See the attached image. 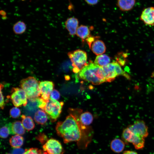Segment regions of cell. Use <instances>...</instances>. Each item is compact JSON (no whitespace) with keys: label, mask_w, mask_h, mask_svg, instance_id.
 <instances>
[{"label":"cell","mask_w":154,"mask_h":154,"mask_svg":"<svg viewBox=\"0 0 154 154\" xmlns=\"http://www.w3.org/2000/svg\"><path fill=\"white\" fill-rule=\"evenodd\" d=\"M21 117L22 123L26 129L29 131L34 129L35 125L31 116H26L25 115H22Z\"/></svg>","instance_id":"obj_21"},{"label":"cell","mask_w":154,"mask_h":154,"mask_svg":"<svg viewBox=\"0 0 154 154\" xmlns=\"http://www.w3.org/2000/svg\"><path fill=\"white\" fill-rule=\"evenodd\" d=\"M86 40L90 48L92 44L94 41V37H92L90 36Z\"/></svg>","instance_id":"obj_35"},{"label":"cell","mask_w":154,"mask_h":154,"mask_svg":"<svg viewBox=\"0 0 154 154\" xmlns=\"http://www.w3.org/2000/svg\"><path fill=\"white\" fill-rule=\"evenodd\" d=\"M140 20L146 25H154V7L143 9L140 16Z\"/></svg>","instance_id":"obj_11"},{"label":"cell","mask_w":154,"mask_h":154,"mask_svg":"<svg viewBox=\"0 0 154 154\" xmlns=\"http://www.w3.org/2000/svg\"><path fill=\"white\" fill-rule=\"evenodd\" d=\"M64 104L62 102H59L50 98L46 103L43 110L48 115L52 121L54 122L57 120L61 112Z\"/></svg>","instance_id":"obj_6"},{"label":"cell","mask_w":154,"mask_h":154,"mask_svg":"<svg viewBox=\"0 0 154 154\" xmlns=\"http://www.w3.org/2000/svg\"><path fill=\"white\" fill-rule=\"evenodd\" d=\"M111 58L108 55L102 54L97 56L94 61V63L101 67L105 66L110 63Z\"/></svg>","instance_id":"obj_19"},{"label":"cell","mask_w":154,"mask_h":154,"mask_svg":"<svg viewBox=\"0 0 154 154\" xmlns=\"http://www.w3.org/2000/svg\"><path fill=\"white\" fill-rule=\"evenodd\" d=\"M0 14L2 16H5L6 15V13L5 11L3 10H1L0 11Z\"/></svg>","instance_id":"obj_37"},{"label":"cell","mask_w":154,"mask_h":154,"mask_svg":"<svg viewBox=\"0 0 154 154\" xmlns=\"http://www.w3.org/2000/svg\"><path fill=\"white\" fill-rule=\"evenodd\" d=\"M10 154V153H8V154Z\"/></svg>","instance_id":"obj_41"},{"label":"cell","mask_w":154,"mask_h":154,"mask_svg":"<svg viewBox=\"0 0 154 154\" xmlns=\"http://www.w3.org/2000/svg\"><path fill=\"white\" fill-rule=\"evenodd\" d=\"M21 0L22 1H25V0Z\"/></svg>","instance_id":"obj_40"},{"label":"cell","mask_w":154,"mask_h":154,"mask_svg":"<svg viewBox=\"0 0 154 154\" xmlns=\"http://www.w3.org/2000/svg\"><path fill=\"white\" fill-rule=\"evenodd\" d=\"M47 154H64V151L60 142L53 138L48 140L42 146Z\"/></svg>","instance_id":"obj_8"},{"label":"cell","mask_w":154,"mask_h":154,"mask_svg":"<svg viewBox=\"0 0 154 154\" xmlns=\"http://www.w3.org/2000/svg\"><path fill=\"white\" fill-rule=\"evenodd\" d=\"M68 55L74 67L73 71L75 73L79 72L88 64L87 53L83 50L78 49L69 52Z\"/></svg>","instance_id":"obj_5"},{"label":"cell","mask_w":154,"mask_h":154,"mask_svg":"<svg viewBox=\"0 0 154 154\" xmlns=\"http://www.w3.org/2000/svg\"><path fill=\"white\" fill-rule=\"evenodd\" d=\"M41 98L47 102L50 98V95L53 90L54 84L52 81H44L40 82Z\"/></svg>","instance_id":"obj_10"},{"label":"cell","mask_w":154,"mask_h":154,"mask_svg":"<svg viewBox=\"0 0 154 154\" xmlns=\"http://www.w3.org/2000/svg\"><path fill=\"white\" fill-rule=\"evenodd\" d=\"M37 139L41 143H44L45 141L46 142L47 139L46 136L44 133L40 134L37 137Z\"/></svg>","instance_id":"obj_32"},{"label":"cell","mask_w":154,"mask_h":154,"mask_svg":"<svg viewBox=\"0 0 154 154\" xmlns=\"http://www.w3.org/2000/svg\"><path fill=\"white\" fill-rule=\"evenodd\" d=\"M8 96L7 98L11 99L13 105L16 107L26 106L27 104L26 94L22 88H13L11 95Z\"/></svg>","instance_id":"obj_7"},{"label":"cell","mask_w":154,"mask_h":154,"mask_svg":"<svg viewBox=\"0 0 154 154\" xmlns=\"http://www.w3.org/2000/svg\"><path fill=\"white\" fill-rule=\"evenodd\" d=\"M79 24L78 19L74 17L68 18L65 23V27L70 35L73 36L76 34Z\"/></svg>","instance_id":"obj_12"},{"label":"cell","mask_w":154,"mask_h":154,"mask_svg":"<svg viewBox=\"0 0 154 154\" xmlns=\"http://www.w3.org/2000/svg\"><path fill=\"white\" fill-rule=\"evenodd\" d=\"M69 115L63 121H58L56 126L57 134L62 137L64 143L77 142L80 149L86 148L91 142L93 134L91 128L83 125L79 116L81 109H71Z\"/></svg>","instance_id":"obj_1"},{"label":"cell","mask_w":154,"mask_h":154,"mask_svg":"<svg viewBox=\"0 0 154 154\" xmlns=\"http://www.w3.org/2000/svg\"><path fill=\"white\" fill-rule=\"evenodd\" d=\"M26 26L24 22L19 21L16 23L13 27V30L16 34H21L24 33L26 29Z\"/></svg>","instance_id":"obj_24"},{"label":"cell","mask_w":154,"mask_h":154,"mask_svg":"<svg viewBox=\"0 0 154 154\" xmlns=\"http://www.w3.org/2000/svg\"><path fill=\"white\" fill-rule=\"evenodd\" d=\"M42 154H47L46 153L44 152V153H42Z\"/></svg>","instance_id":"obj_39"},{"label":"cell","mask_w":154,"mask_h":154,"mask_svg":"<svg viewBox=\"0 0 154 154\" xmlns=\"http://www.w3.org/2000/svg\"><path fill=\"white\" fill-rule=\"evenodd\" d=\"M26 150H24L20 148H15L12 151L13 154H24Z\"/></svg>","instance_id":"obj_33"},{"label":"cell","mask_w":154,"mask_h":154,"mask_svg":"<svg viewBox=\"0 0 154 154\" xmlns=\"http://www.w3.org/2000/svg\"><path fill=\"white\" fill-rule=\"evenodd\" d=\"M40 82L33 76L28 77L21 80L20 86L25 91L29 100L39 98L41 95Z\"/></svg>","instance_id":"obj_3"},{"label":"cell","mask_w":154,"mask_h":154,"mask_svg":"<svg viewBox=\"0 0 154 154\" xmlns=\"http://www.w3.org/2000/svg\"><path fill=\"white\" fill-rule=\"evenodd\" d=\"M127 54L125 53L121 52L119 53L116 57V61L121 66H123L126 63L127 61Z\"/></svg>","instance_id":"obj_27"},{"label":"cell","mask_w":154,"mask_h":154,"mask_svg":"<svg viewBox=\"0 0 154 154\" xmlns=\"http://www.w3.org/2000/svg\"><path fill=\"white\" fill-rule=\"evenodd\" d=\"M134 134L144 138L149 135L148 127L144 121L137 120L134 123L127 126Z\"/></svg>","instance_id":"obj_9"},{"label":"cell","mask_w":154,"mask_h":154,"mask_svg":"<svg viewBox=\"0 0 154 154\" xmlns=\"http://www.w3.org/2000/svg\"><path fill=\"white\" fill-rule=\"evenodd\" d=\"M60 97V92L57 90L55 89H54L50 95V98L54 100H57L59 99Z\"/></svg>","instance_id":"obj_30"},{"label":"cell","mask_w":154,"mask_h":154,"mask_svg":"<svg viewBox=\"0 0 154 154\" xmlns=\"http://www.w3.org/2000/svg\"><path fill=\"white\" fill-rule=\"evenodd\" d=\"M41 150L37 148H32L26 150L24 154H42Z\"/></svg>","instance_id":"obj_29"},{"label":"cell","mask_w":154,"mask_h":154,"mask_svg":"<svg viewBox=\"0 0 154 154\" xmlns=\"http://www.w3.org/2000/svg\"><path fill=\"white\" fill-rule=\"evenodd\" d=\"M11 123L2 127L0 129V137L3 138H7L11 133Z\"/></svg>","instance_id":"obj_26"},{"label":"cell","mask_w":154,"mask_h":154,"mask_svg":"<svg viewBox=\"0 0 154 154\" xmlns=\"http://www.w3.org/2000/svg\"><path fill=\"white\" fill-rule=\"evenodd\" d=\"M22 122L19 121H16L11 123V134L23 135L25 130Z\"/></svg>","instance_id":"obj_16"},{"label":"cell","mask_w":154,"mask_h":154,"mask_svg":"<svg viewBox=\"0 0 154 154\" xmlns=\"http://www.w3.org/2000/svg\"><path fill=\"white\" fill-rule=\"evenodd\" d=\"M79 119L81 123L86 126H88L92 122L93 117L92 114L88 112L80 114Z\"/></svg>","instance_id":"obj_22"},{"label":"cell","mask_w":154,"mask_h":154,"mask_svg":"<svg viewBox=\"0 0 154 154\" xmlns=\"http://www.w3.org/2000/svg\"><path fill=\"white\" fill-rule=\"evenodd\" d=\"M23 138L18 135L12 136L9 139L11 145L15 148H20L23 145Z\"/></svg>","instance_id":"obj_23"},{"label":"cell","mask_w":154,"mask_h":154,"mask_svg":"<svg viewBox=\"0 0 154 154\" xmlns=\"http://www.w3.org/2000/svg\"><path fill=\"white\" fill-rule=\"evenodd\" d=\"M3 85L0 84V107L1 109H3L5 106V101L4 100V96H3L2 90L3 88Z\"/></svg>","instance_id":"obj_31"},{"label":"cell","mask_w":154,"mask_h":154,"mask_svg":"<svg viewBox=\"0 0 154 154\" xmlns=\"http://www.w3.org/2000/svg\"><path fill=\"white\" fill-rule=\"evenodd\" d=\"M90 48L92 52L98 56L104 53L106 49L105 45L103 41L98 40H95L93 42Z\"/></svg>","instance_id":"obj_14"},{"label":"cell","mask_w":154,"mask_h":154,"mask_svg":"<svg viewBox=\"0 0 154 154\" xmlns=\"http://www.w3.org/2000/svg\"><path fill=\"white\" fill-rule=\"evenodd\" d=\"M145 138L134 133L130 143L137 150L142 149L145 146Z\"/></svg>","instance_id":"obj_17"},{"label":"cell","mask_w":154,"mask_h":154,"mask_svg":"<svg viewBox=\"0 0 154 154\" xmlns=\"http://www.w3.org/2000/svg\"><path fill=\"white\" fill-rule=\"evenodd\" d=\"M102 68L106 82H111L119 76H123L128 79L130 78V76L123 70L117 62L114 61Z\"/></svg>","instance_id":"obj_4"},{"label":"cell","mask_w":154,"mask_h":154,"mask_svg":"<svg viewBox=\"0 0 154 154\" xmlns=\"http://www.w3.org/2000/svg\"><path fill=\"white\" fill-rule=\"evenodd\" d=\"M122 154H138L136 152L131 150H127L124 151Z\"/></svg>","instance_id":"obj_36"},{"label":"cell","mask_w":154,"mask_h":154,"mask_svg":"<svg viewBox=\"0 0 154 154\" xmlns=\"http://www.w3.org/2000/svg\"><path fill=\"white\" fill-rule=\"evenodd\" d=\"M76 34L82 40L86 39L90 36V31L89 28L84 25H81L78 28Z\"/></svg>","instance_id":"obj_20"},{"label":"cell","mask_w":154,"mask_h":154,"mask_svg":"<svg viewBox=\"0 0 154 154\" xmlns=\"http://www.w3.org/2000/svg\"><path fill=\"white\" fill-rule=\"evenodd\" d=\"M79 75L81 79L94 85H99L106 82L102 67L92 61L80 71Z\"/></svg>","instance_id":"obj_2"},{"label":"cell","mask_w":154,"mask_h":154,"mask_svg":"<svg viewBox=\"0 0 154 154\" xmlns=\"http://www.w3.org/2000/svg\"><path fill=\"white\" fill-rule=\"evenodd\" d=\"M21 114L20 110L16 107L12 108L10 110L9 112V114L11 116L14 118L19 117L20 116Z\"/></svg>","instance_id":"obj_28"},{"label":"cell","mask_w":154,"mask_h":154,"mask_svg":"<svg viewBox=\"0 0 154 154\" xmlns=\"http://www.w3.org/2000/svg\"><path fill=\"white\" fill-rule=\"evenodd\" d=\"M2 19L3 20H5L7 19V17L6 16H2Z\"/></svg>","instance_id":"obj_38"},{"label":"cell","mask_w":154,"mask_h":154,"mask_svg":"<svg viewBox=\"0 0 154 154\" xmlns=\"http://www.w3.org/2000/svg\"><path fill=\"white\" fill-rule=\"evenodd\" d=\"M133 135V133L127 127L124 129L121 135L122 140L125 144H128L129 143H130Z\"/></svg>","instance_id":"obj_25"},{"label":"cell","mask_w":154,"mask_h":154,"mask_svg":"<svg viewBox=\"0 0 154 154\" xmlns=\"http://www.w3.org/2000/svg\"><path fill=\"white\" fill-rule=\"evenodd\" d=\"M125 143L120 139L115 138L112 140L110 144V147L112 151L117 153L122 152L125 147Z\"/></svg>","instance_id":"obj_15"},{"label":"cell","mask_w":154,"mask_h":154,"mask_svg":"<svg viewBox=\"0 0 154 154\" xmlns=\"http://www.w3.org/2000/svg\"><path fill=\"white\" fill-rule=\"evenodd\" d=\"M84 1L88 5L92 6L96 5L99 0H84Z\"/></svg>","instance_id":"obj_34"},{"label":"cell","mask_w":154,"mask_h":154,"mask_svg":"<svg viewBox=\"0 0 154 154\" xmlns=\"http://www.w3.org/2000/svg\"><path fill=\"white\" fill-rule=\"evenodd\" d=\"M136 0H117L116 5L122 11H130L134 7Z\"/></svg>","instance_id":"obj_13"},{"label":"cell","mask_w":154,"mask_h":154,"mask_svg":"<svg viewBox=\"0 0 154 154\" xmlns=\"http://www.w3.org/2000/svg\"><path fill=\"white\" fill-rule=\"evenodd\" d=\"M34 119L38 124L44 125L47 122L48 117L44 110H39L35 113Z\"/></svg>","instance_id":"obj_18"}]
</instances>
